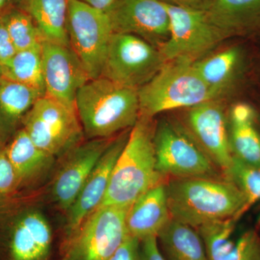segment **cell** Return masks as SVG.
<instances>
[{
	"label": "cell",
	"mask_w": 260,
	"mask_h": 260,
	"mask_svg": "<svg viewBox=\"0 0 260 260\" xmlns=\"http://www.w3.org/2000/svg\"><path fill=\"white\" fill-rule=\"evenodd\" d=\"M171 218L198 229L236 218L247 208L242 191L232 181L213 178H175L166 185Z\"/></svg>",
	"instance_id": "obj_1"
},
{
	"label": "cell",
	"mask_w": 260,
	"mask_h": 260,
	"mask_svg": "<svg viewBox=\"0 0 260 260\" xmlns=\"http://www.w3.org/2000/svg\"><path fill=\"white\" fill-rule=\"evenodd\" d=\"M75 109L89 139H109L132 129L140 117L138 90L101 76L78 90Z\"/></svg>",
	"instance_id": "obj_2"
},
{
	"label": "cell",
	"mask_w": 260,
	"mask_h": 260,
	"mask_svg": "<svg viewBox=\"0 0 260 260\" xmlns=\"http://www.w3.org/2000/svg\"><path fill=\"white\" fill-rule=\"evenodd\" d=\"M152 118L140 116L113 169L102 205L130 207L150 188L161 182L156 169Z\"/></svg>",
	"instance_id": "obj_3"
},
{
	"label": "cell",
	"mask_w": 260,
	"mask_h": 260,
	"mask_svg": "<svg viewBox=\"0 0 260 260\" xmlns=\"http://www.w3.org/2000/svg\"><path fill=\"white\" fill-rule=\"evenodd\" d=\"M194 61H167L150 81L138 89L140 116L152 118L160 113L194 107L215 100L217 95L203 81Z\"/></svg>",
	"instance_id": "obj_4"
},
{
	"label": "cell",
	"mask_w": 260,
	"mask_h": 260,
	"mask_svg": "<svg viewBox=\"0 0 260 260\" xmlns=\"http://www.w3.org/2000/svg\"><path fill=\"white\" fill-rule=\"evenodd\" d=\"M67 31L70 48L90 79L102 76L112 34L108 13L80 0H68Z\"/></svg>",
	"instance_id": "obj_5"
},
{
	"label": "cell",
	"mask_w": 260,
	"mask_h": 260,
	"mask_svg": "<svg viewBox=\"0 0 260 260\" xmlns=\"http://www.w3.org/2000/svg\"><path fill=\"white\" fill-rule=\"evenodd\" d=\"M22 124L32 142L54 158L80 144L83 134L76 110L47 95L38 99Z\"/></svg>",
	"instance_id": "obj_6"
},
{
	"label": "cell",
	"mask_w": 260,
	"mask_h": 260,
	"mask_svg": "<svg viewBox=\"0 0 260 260\" xmlns=\"http://www.w3.org/2000/svg\"><path fill=\"white\" fill-rule=\"evenodd\" d=\"M166 62L160 50L144 39L133 34L114 32L102 76L138 90Z\"/></svg>",
	"instance_id": "obj_7"
},
{
	"label": "cell",
	"mask_w": 260,
	"mask_h": 260,
	"mask_svg": "<svg viewBox=\"0 0 260 260\" xmlns=\"http://www.w3.org/2000/svg\"><path fill=\"white\" fill-rule=\"evenodd\" d=\"M130 207L99 206L70 238L67 254L72 260L109 259L129 235L126 219Z\"/></svg>",
	"instance_id": "obj_8"
},
{
	"label": "cell",
	"mask_w": 260,
	"mask_h": 260,
	"mask_svg": "<svg viewBox=\"0 0 260 260\" xmlns=\"http://www.w3.org/2000/svg\"><path fill=\"white\" fill-rule=\"evenodd\" d=\"M156 169L160 175L174 178L216 177L215 164L191 135L170 121L155 126Z\"/></svg>",
	"instance_id": "obj_9"
},
{
	"label": "cell",
	"mask_w": 260,
	"mask_h": 260,
	"mask_svg": "<svg viewBox=\"0 0 260 260\" xmlns=\"http://www.w3.org/2000/svg\"><path fill=\"white\" fill-rule=\"evenodd\" d=\"M166 4L170 19L169 37L159 49L166 61H196L225 39L204 9Z\"/></svg>",
	"instance_id": "obj_10"
},
{
	"label": "cell",
	"mask_w": 260,
	"mask_h": 260,
	"mask_svg": "<svg viewBox=\"0 0 260 260\" xmlns=\"http://www.w3.org/2000/svg\"><path fill=\"white\" fill-rule=\"evenodd\" d=\"M45 95L75 109L78 90L90 79L70 46L48 41L42 43Z\"/></svg>",
	"instance_id": "obj_11"
},
{
	"label": "cell",
	"mask_w": 260,
	"mask_h": 260,
	"mask_svg": "<svg viewBox=\"0 0 260 260\" xmlns=\"http://www.w3.org/2000/svg\"><path fill=\"white\" fill-rule=\"evenodd\" d=\"M109 15L114 32L133 34L158 49L169 39L170 19L161 0H116Z\"/></svg>",
	"instance_id": "obj_12"
},
{
	"label": "cell",
	"mask_w": 260,
	"mask_h": 260,
	"mask_svg": "<svg viewBox=\"0 0 260 260\" xmlns=\"http://www.w3.org/2000/svg\"><path fill=\"white\" fill-rule=\"evenodd\" d=\"M131 129L112 140L85 181L73 205L68 210L66 234L68 242L89 215L102 204L107 194L113 169L122 151Z\"/></svg>",
	"instance_id": "obj_13"
},
{
	"label": "cell",
	"mask_w": 260,
	"mask_h": 260,
	"mask_svg": "<svg viewBox=\"0 0 260 260\" xmlns=\"http://www.w3.org/2000/svg\"><path fill=\"white\" fill-rule=\"evenodd\" d=\"M188 123L193 138L208 158L224 172L232 166L234 155L223 107L218 101L191 108Z\"/></svg>",
	"instance_id": "obj_14"
},
{
	"label": "cell",
	"mask_w": 260,
	"mask_h": 260,
	"mask_svg": "<svg viewBox=\"0 0 260 260\" xmlns=\"http://www.w3.org/2000/svg\"><path fill=\"white\" fill-rule=\"evenodd\" d=\"M112 140L91 139L71 149L54 177L52 196L61 209L73 205L87 179Z\"/></svg>",
	"instance_id": "obj_15"
},
{
	"label": "cell",
	"mask_w": 260,
	"mask_h": 260,
	"mask_svg": "<svg viewBox=\"0 0 260 260\" xmlns=\"http://www.w3.org/2000/svg\"><path fill=\"white\" fill-rule=\"evenodd\" d=\"M52 239L50 224L45 217L34 210L26 212L2 240L5 260H47Z\"/></svg>",
	"instance_id": "obj_16"
},
{
	"label": "cell",
	"mask_w": 260,
	"mask_h": 260,
	"mask_svg": "<svg viewBox=\"0 0 260 260\" xmlns=\"http://www.w3.org/2000/svg\"><path fill=\"white\" fill-rule=\"evenodd\" d=\"M237 219L205 224L198 228L208 260H260V243L253 232L232 239Z\"/></svg>",
	"instance_id": "obj_17"
},
{
	"label": "cell",
	"mask_w": 260,
	"mask_h": 260,
	"mask_svg": "<svg viewBox=\"0 0 260 260\" xmlns=\"http://www.w3.org/2000/svg\"><path fill=\"white\" fill-rule=\"evenodd\" d=\"M171 219L166 184L160 182L130 207L126 219L128 234L140 241L157 237Z\"/></svg>",
	"instance_id": "obj_18"
},
{
	"label": "cell",
	"mask_w": 260,
	"mask_h": 260,
	"mask_svg": "<svg viewBox=\"0 0 260 260\" xmlns=\"http://www.w3.org/2000/svg\"><path fill=\"white\" fill-rule=\"evenodd\" d=\"M204 10L225 39L260 28V0H210Z\"/></svg>",
	"instance_id": "obj_19"
},
{
	"label": "cell",
	"mask_w": 260,
	"mask_h": 260,
	"mask_svg": "<svg viewBox=\"0 0 260 260\" xmlns=\"http://www.w3.org/2000/svg\"><path fill=\"white\" fill-rule=\"evenodd\" d=\"M255 114L250 106L238 104L231 112V148L234 157L260 168V134L254 126Z\"/></svg>",
	"instance_id": "obj_20"
},
{
	"label": "cell",
	"mask_w": 260,
	"mask_h": 260,
	"mask_svg": "<svg viewBox=\"0 0 260 260\" xmlns=\"http://www.w3.org/2000/svg\"><path fill=\"white\" fill-rule=\"evenodd\" d=\"M157 240L165 260H208L199 232L174 219L159 233Z\"/></svg>",
	"instance_id": "obj_21"
},
{
	"label": "cell",
	"mask_w": 260,
	"mask_h": 260,
	"mask_svg": "<svg viewBox=\"0 0 260 260\" xmlns=\"http://www.w3.org/2000/svg\"><path fill=\"white\" fill-rule=\"evenodd\" d=\"M21 10L30 15L44 41L70 46L67 31L68 0H18Z\"/></svg>",
	"instance_id": "obj_22"
},
{
	"label": "cell",
	"mask_w": 260,
	"mask_h": 260,
	"mask_svg": "<svg viewBox=\"0 0 260 260\" xmlns=\"http://www.w3.org/2000/svg\"><path fill=\"white\" fill-rule=\"evenodd\" d=\"M4 149L20 183L45 172L54 158L39 148L23 127L15 132Z\"/></svg>",
	"instance_id": "obj_23"
},
{
	"label": "cell",
	"mask_w": 260,
	"mask_h": 260,
	"mask_svg": "<svg viewBox=\"0 0 260 260\" xmlns=\"http://www.w3.org/2000/svg\"><path fill=\"white\" fill-rule=\"evenodd\" d=\"M43 94L23 84L8 79L0 81V129L2 135L16 129Z\"/></svg>",
	"instance_id": "obj_24"
},
{
	"label": "cell",
	"mask_w": 260,
	"mask_h": 260,
	"mask_svg": "<svg viewBox=\"0 0 260 260\" xmlns=\"http://www.w3.org/2000/svg\"><path fill=\"white\" fill-rule=\"evenodd\" d=\"M5 79L23 84L45 95L43 73L42 44L17 51L4 65Z\"/></svg>",
	"instance_id": "obj_25"
},
{
	"label": "cell",
	"mask_w": 260,
	"mask_h": 260,
	"mask_svg": "<svg viewBox=\"0 0 260 260\" xmlns=\"http://www.w3.org/2000/svg\"><path fill=\"white\" fill-rule=\"evenodd\" d=\"M239 59V51L231 48L194 62L203 81L217 96L223 93L233 78Z\"/></svg>",
	"instance_id": "obj_26"
},
{
	"label": "cell",
	"mask_w": 260,
	"mask_h": 260,
	"mask_svg": "<svg viewBox=\"0 0 260 260\" xmlns=\"http://www.w3.org/2000/svg\"><path fill=\"white\" fill-rule=\"evenodd\" d=\"M17 51L42 44L44 38L34 20L22 10H11L1 15Z\"/></svg>",
	"instance_id": "obj_27"
},
{
	"label": "cell",
	"mask_w": 260,
	"mask_h": 260,
	"mask_svg": "<svg viewBox=\"0 0 260 260\" xmlns=\"http://www.w3.org/2000/svg\"><path fill=\"white\" fill-rule=\"evenodd\" d=\"M225 174L245 196L247 208L259 201L260 168L247 165L234 157L232 166Z\"/></svg>",
	"instance_id": "obj_28"
},
{
	"label": "cell",
	"mask_w": 260,
	"mask_h": 260,
	"mask_svg": "<svg viewBox=\"0 0 260 260\" xmlns=\"http://www.w3.org/2000/svg\"><path fill=\"white\" fill-rule=\"evenodd\" d=\"M19 184L20 181L5 149L0 148V195L10 192Z\"/></svg>",
	"instance_id": "obj_29"
},
{
	"label": "cell",
	"mask_w": 260,
	"mask_h": 260,
	"mask_svg": "<svg viewBox=\"0 0 260 260\" xmlns=\"http://www.w3.org/2000/svg\"><path fill=\"white\" fill-rule=\"evenodd\" d=\"M139 239L128 235L119 249L108 260H138Z\"/></svg>",
	"instance_id": "obj_30"
},
{
	"label": "cell",
	"mask_w": 260,
	"mask_h": 260,
	"mask_svg": "<svg viewBox=\"0 0 260 260\" xmlns=\"http://www.w3.org/2000/svg\"><path fill=\"white\" fill-rule=\"evenodd\" d=\"M138 260H165L159 249L156 237L140 240Z\"/></svg>",
	"instance_id": "obj_31"
},
{
	"label": "cell",
	"mask_w": 260,
	"mask_h": 260,
	"mask_svg": "<svg viewBox=\"0 0 260 260\" xmlns=\"http://www.w3.org/2000/svg\"><path fill=\"white\" fill-rule=\"evenodd\" d=\"M16 52L8 29L0 15V61L4 65Z\"/></svg>",
	"instance_id": "obj_32"
},
{
	"label": "cell",
	"mask_w": 260,
	"mask_h": 260,
	"mask_svg": "<svg viewBox=\"0 0 260 260\" xmlns=\"http://www.w3.org/2000/svg\"><path fill=\"white\" fill-rule=\"evenodd\" d=\"M161 1L168 4L198 8V9H205L210 2L208 0H161Z\"/></svg>",
	"instance_id": "obj_33"
},
{
	"label": "cell",
	"mask_w": 260,
	"mask_h": 260,
	"mask_svg": "<svg viewBox=\"0 0 260 260\" xmlns=\"http://www.w3.org/2000/svg\"><path fill=\"white\" fill-rule=\"evenodd\" d=\"M85 4L102 10L109 14L114 8L116 0H80Z\"/></svg>",
	"instance_id": "obj_34"
},
{
	"label": "cell",
	"mask_w": 260,
	"mask_h": 260,
	"mask_svg": "<svg viewBox=\"0 0 260 260\" xmlns=\"http://www.w3.org/2000/svg\"><path fill=\"white\" fill-rule=\"evenodd\" d=\"M10 0H0V13L7 8V6L10 4Z\"/></svg>",
	"instance_id": "obj_35"
},
{
	"label": "cell",
	"mask_w": 260,
	"mask_h": 260,
	"mask_svg": "<svg viewBox=\"0 0 260 260\" xmlns=\"http://www.w3.org/2000/svg\"><path fill=\"white\" fill-rule=\"evenodd\" d=\"M5 79L4 75V68H3V63L0 61V81Z\"/></svg>",
	"instance_id": "obj_36"
},
{
	"label": "cell",
	"mask_w": 260,
	"mask_h": 260,
	"mask_svg": "<svg viewBox=\"0 0 260 260\" xmlns=\"http://www.w3.org/2000/svg\"><path fill=\"white\" fill-rule=\"evenodd\" d=\"M61 260H72V259H71V258H70V256L68 255V254H66V255H65L64 257L62 258V259H61Z\"/></svg>",
	"instance_id": "obj_37"
},
{
	"label": "cell",
	"mask_w": 260,
	"mask_h": 260,
	"mask_svg": "<svg viewBox=\"0 0 260 260\" xmlns=\"http://www.w3.org/2000/svg\"><path fill=\"white\" fill-rule=\"evenodd\" d=\"M2 138H3V135H2L1 129H0V141H1Z\"/></svg>",
	"instance_id": "obj_38"
}]
</instances>
